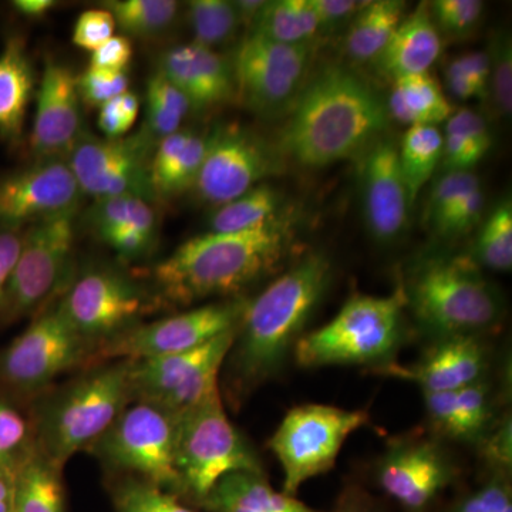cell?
Returning <instances> with one entry per match:
<instances>
[{"label": "cell", "mask_w": 512, "mask_h": 512, "mask_svg": "<svg viewBox=\"0 0 512 512\" xmlns=\"http://www.w3.org/2000/svg\"><path fill=\"white\" fill-rule=\"evenodd\" d=\"M480 183L473 171H447L434 184L427 204V222L434 228L468 190Z\"/></svg>", "instance_id": "cell-42"}, {"label": "cell", "mask_w": 512, "mask_h": 512, "mask_svg": "<svg viewBox=\"0 0 512 512\" xmlns=\"http://www.w3.org/2000/svg\"><path fill=\"white\" fill-rule=\"evenodd\" d=\"M35 89V72L20 37L8 40L0 53V136L20 140Z\"/></svg>", "instance_id": "cell-26"}, {"label": "cell", "mask_w": 512, "mask_h": 512, "mask_svg": "<svg viewBox=\"0 0 512 512\" xmlns=\"http://www.w3.org/2000/svg\"><path fill=\"white\" fill-rule=\"evenodd\" d=\"M117 25L110 10L90 9L83 12L76 20L73 29V43L87 52H94L103 43L111 39Z\"/></svg>", "instance_id": "cell-47"}, {"label": "cell", "mask_w": 512, "mask_h": 512, "mask_svg": "<svg viewBox=\"0 0 512 512\" xmlns=\"http://www.w3.org/2000/svg\"><path fill=\"white\" fill-rule=\"evenodd\" d=\"M74 215L76 211L36 222L23 234L0 308L2 318L16 320L39 311L66 279L74 247Z\"/></svg>", "instance_id": "cell-13"}, {"label": "cell", "mask_w": 512, "mask_h": 512, "mask_svg": "<svg viewBox=\"0 0 512 512\" xmlns=\"http://www.w3.org/2000/svg\"><path fill=\"white\" fill-rule=\"evenodd\" d=\"M93 350L56 306L36 316L0 353V380L20 393L39 392L67 370L90 362Z\"/></svg>", "instance_id": "cell-15"}, {"label": "cell", "mask_w": 512, "mask_h": 512, "mask_svg": "<svg viewBox=\"0 0 512 512\" xmlns=\"http://www.w3.org/2000/svg\"><path fill=\"white\" fill-rule=\"evenodd\" d=\"M80 197L66 158L36 160L0 180V229H19L76 211Z\"/></svg>", "instance_id": "cell-18"}, {"label": "cell", "mask_w": 512, "mask_h": 512, "mask_svg": "<svg viewBox=\"0 0 512 512\" xmlns=\"http://www.w3.org/2000/svg\"><path fill=\"white\" fill-rule=\"evenodd\" d=\"M366 2L356 0H311L319 23V33H333L350 25Z\"/></svg>", "instance_id": "cell-49"}, {"label": "cell", "mask_w": 512, "mask_h": 512, "mask_svg": "<svg viewBox=\"0 0 512 512\" xmlns=\"http://www.w3.org/2000/svg\"><path fill=\"white\" fill-rule=\"evenodd\" d=\"M282 195L268 184H259L237 200L221 205L211 218V232L232 234L268 224L281 215Z\"/></svg>", "instance_id": "cell-32"}, {"label": "cell", "mask_w": 512, "mask_h": 512, "mask_svg": "<svg viewBox=\"0 0 512 512\" xmlns=\"http://www.w3.org/2000/svg\"><path fill=\"white\" fill-rule=\"evenodd\" d=\"M427 421L437 439L478 444L494 423L493 393L487 380L443 393H423Z\"/></svg>", "instance_id": "cell-23"}, {"label": "cell", "mask_w": 512, "mask_h": 512, "mask_svg": "<svg viewBox=\"0 0 512 512\" xmlns=\"http://www.w3.org/2000/svg\"><path fill=\"white\" fill-rule=\"evenodd\" d=\"M451 69L460 73L464 79L473 84L481 100H487L488 76H490V63L487 52H470L456 57L447 64Z\"/></svg>", "instance_id": "cell-53"}, {"label": "cell", "mask_w": 512, "mask_h": 512, "mask_svg": "<svg viewBox=\"0 0 512 512\" xmlns=\"http://www.w3.org/2000/svg\"><path fill=\"white\" fill-rule=\"evenodd\" d=\"M237 333L238 328L228 330L178 355L131 362V400L154 403L180 416L221 392L220 373Z\"/></svg>", "instance_id": "cell-10"}, {"label": "cell", "mask_w": 512, "mask_h": 512, "mask_svg": "<svg viewBox=\"0 0 512 512\" xmlns=\"http://www.w3.org/2000/svg\"><path fill=\"white\" fill-rule=\"evenodd\" d=\"M158 73L187 97L191 109H214L235 100L231 60L215 50L194 43L171 47L161 56Z\"/></svg>", "instance_id": "cell-22"}, {"label": "cell", "mask_w": 512, "mask_h": 512, "mask_svg": "<svg viewBox=\"0 0 512 512\" xmlns=\"http://www.w3.org/2000/svg\"><path fill=\"white\" fill-rule=\"evenodd\" d=\"M130 369L127 360L97 367L47 400L35 446L50 463L63 468L110 429L130 403Z\"/></svg>", "instance_id": "cell-5"}, {"label": "cell", "mask_w": 512, "mask_h": 512, "mask_svg": "<svg viewBox=\"0 0 512 512\" xmlns=\"http://www.w3.org/2000/svg\"><path fill=\"white\" fill-rule=\"evenodd\" d=\"M265 3L264 0H237L234 2L241 26L252 28L259 13L264 9Z\"/></svg>", "instance_id": "cell-58"}, {"label": "cell", "mask_w": 512, "mask_h": 512, "mask_svg": "<svg viewBox=\"0 0 512 512\" xmlns=\"http://www.w3.org/2000/svg\"><path fill=\"white\" fill-rule=\"evenodd\" d=\"M488 359L480 335L447 336L437 339L413 365L393 362L373 372L409 380L423 393L453 392L484 379Z\"/></svg>", "instance_id": "cell-21"}, {"label": "cell", "mask_w": 512, "mask_h": 512, "mask_svg": "<svg viewBox=\"0 0 512 512\" xmlns=\"http://www.w3.org/2000/svg\"><path fill=\"white\" fill-rule=\"evenodd\" d=\"M29 439L28 420L0 400V468L15 467L32 446Z\"/></svg>", "instance_id": "cell-43"}, {"label": "cell", "mask_w": 512, "mask_h": 512, "mask_svg": "<svg viewBox=\"0 0 512 512\" xmlns=\"http://www.w3.org/2000/svg\"><path fill=\"white\" fill-rule=\"evenodd\" d=\"M484 463L491 470V474H505L510 476L512 466V426L510 414L493 423L490 430L485 433L478 443Z\"/></svg>", "instance_id": "cell-46"}, {"label": "cell", "mask_w": 512, "mask_h": 512, "mask_svg": "<svg viewBox=\"0 0 512 512\" xmlns=\"http://www.w3.org/2000/svg\"><path fill=\"white\" fill-rule=\"evenodd\" d=\"M247 305L245 299L207 303L148 325L133 326L96 346L90 362H138L200 348L222 333L238 328Z\"/></svg>", "instance_id": "cell-12"}, {"label": "cell", "mask_w": 512, "mask_h": 512, "mask_svg": "<svg viewBox=\"0 0 512 512\" xmlns=\"http://www.w3.org/2000/svg\"><path fill=\"white\" fill-rule=\"evenodd\" d=\"M387 110L389 116L410 127H436L453 114L446 93L430 73L394 80Z\"/></svg>", "instance_id": "cell-28"}, {"label": "cell", "mask_w": 512, "mask_h": 512, "mask_svg": "<svg viewBox=\"0 0 512 512\" xmlns=\"http://www.w3.org/2000/svg\"><path fill=\"white\" fill-rule=\"evenodd\" d=\"M104 6L124 33L137 37L163 35L180 10V5L173 0H113Z\"/></svg>", "instance_id": "cell-33"}, {"label": "cell", "mask_w": 512, "mask_h": 512, "mask_svg": "<svg viewBox=\"0 0 512 512\" xmlns=\"http://www.w3.org/2000/svg\"><path fill=\"white\" fill-rule=\"evenodd\" d=\"M484 207V192L481 184L474 185L460 201L448 211L446 217L434 227L439 237L454 238L467 234L481 220Z\"/></svg>", "instance_id": "cell-45"}, {"label": "cell", "mask_w": 512, "mask_h": 512, "mask_svg": "<svg viewBox=\"0 0 512 512\" xmlns=\"http://www.w3.org/2000/svg\"><path fill=\"white\" fill-rule=\"evenodd\" d=\"M128 86L130 79L127 72H106L89 67L82 76L77 77V89L82 103L99 109L107 101L128 92Z\"/></svg>", "instance_id": "cell-44"}, {"label": "cell", "mask_w": 512, "mask_h": 512, "mask_svg": "<svg viewBox=\"0 0 512 512\" xmlns=\"http://www.w3.org/2000/svg\"><path fill=\"white\" fill-rule=\"evenodd\" d=\"M207 512H323L276 491L265 473L238 471L221 478L197 504Z\"/></svg>", "instance_id": "cell-25"}, {"label": "cell", "mask_w": 512, "mask_h": 512, "mask_svg": "<svg viewBox=\"0 0 512 512\" xmlns=\"http://www.w3.org/2000/svg\"><path fill=\"white\" fill-rule=\"evenodd\" d=\"M369 421L367 410L330 404H301L289 410L268 441L284 471L282 491L296 497L306 481L333 470L345 441Z\"/></svg>", "instance_id": "cell-8"}, {"label": "cell", "mask_w": 512, "mask_h": 512, "mask_svg": "<svg viewBox=\"0 0 512 512\" xmlns=\"http://www.w3.org/2000/svg\"><path fill=\"white\" fill-rule=\"evenodd\" d=\"M180 416L154 403L136 402L121 412L89 450L111 467L130 471L181 498L177 468Z\"/></svg>", "instance_id": "cell-9"}, {"label": "cell", "mask_w": 512, "mask_h": 512, "mask_svg": "<svg viewBox=\"0 0 512 512\" xmlns=\"http://www.w3.org/2000/svg\"><path fill=\"white\" fill-rule=\"evenodd\" d=\"M429 8L439 33L464 39L473 35L480 25L484 3L480 0H436Z\"/></svg>", "instance_id": "cell-40"}, {"label": "cell", "mask_w": 512, "mask_h": 512, "mask_svg": "<svg viewBox=\"0 0 512 512\" xmlns=\"http://www.w3.org/2000/svg\"><path fill=\"white\" fill-rule=\"evenodd\" d=\"M332 512H383L375 498L356 484L343 488Z\"/></svg>", "instance_id": "cell-55"}, {"label": "cell", "mask_w": 512, "mask_h": 512, "mask_svg": "<svg viewBox=\"0 0 512 512\" xmlns=\"http://www.w3.org/2000/svg\"><path fill=\"white\" fill-rule=\"evenodd\" d=\"M403 291L389 296H350L330 322L299 338L293 348L302 367L373 366L393 363L404 338Z\"/></svg>", "instance_id": "cell-4"}, {"label": "cell", "mask_w": 512, "mask_h": 512, "mask_svg": "<svg viewBox=\"0 0 512 512\" xmlns=\"http://www.w3.org/2000/svg\"><path fill=\"white\" fill-rule=\"evenodd\" d=\"M22 238L23 234H20L19 229H0V308L18 261Z\"/></svg>", "instance_id": "cell-54"}, {"label": "cell", "mask_w": 512, "mask_h": 512, "mask_svg": "<svg viewBox=\"0 0 512 512\" xmlns=\"http://www.w3.org/2000/svg\"><path fill=\"white\" fill-rule=\"evenodd\" d=\"M147 101L163 107L168 113L185 119L190 113L191 104L173 83L168 82L161 73L153 74L147 84Z\"/></svg>", "instance_id": "cell-51"}, {"label": "cell", "mask_w": 512, "mask_h": 512, "mask_svg": "<svg viewBox=\"0 0 512 512\" xmlns=\"http://www.w3.org/2000/svg\"><path fill=\"white\" fill-rule=\"evenodd\" d=\"M36 97V116L29 140L33 156L36 160L66 158L83 136L77 77L69 67L47 57Z\"/></svg>", "instance_id": "cell-19"}, {"label": "cell", "mask_w": 512, "mask_h": 512, "mask_svg": "<svg viewBox=\"0 0 512 512\" xmlns=\"http://www.w3.org/2000/svg\"><path fill=\"white\" fill-rule=\"evenodd\" d=\"M140 113L136 94L126 92L100 107L99 127L106 138H123L133 128Z\"/></svg>", "instance_id": "cell-48"}, {"label": "cell", "mask_w": 512, "mask_h": 512, "mask_svg": "<svg viewBox=\"0 0 512 512\" xmlns=\"http://www.w3.org/2000/svg\"><path fill=\"white\" fill-rule=\"evenodd\" d=\"M490 63L487 100L494 113L510 117L512 111V46L507 32L497 33L491 39L487 52Z\"/></svg>", "instance_id": "cell-39"}, {"label": "cell", "mask_w": 512, "mask_h": 512, "mask_svg": "<svg viewBox=\"0 0 512 512\" xmlns=\"http://www.w3.org/2000/svg\"><path fill=\"white\" fill-rule=\"evenodd\" d=\"M480 266L491 271L508 272L512 266V202L504 198L491 211L478 234L474 255Z\"/></svg>", "instance_id": "cell-35"}, {"label": "cell", "mask_w": 512, "mask_h": 512, "mask_svg": "<svg viewBox=\"0 0 512 512\" xmlns=\"http://www.w3.org/2000/svg\"><path fill=\"white\" fill-rule=\"evenodd\" d=\"M446 128L457 131L461 136L466 137L474 147L485 157L493 144L490 128L487 121L477 114L476 111L461 109L448 117Z\"/></svg>", "instance_id": "cell-50"}, {"label": "cell", "mask_w": 512, "mask_h": 512, "mask_svg": "<svg viewBox=\"0 0 512 512\" xmlns=\"http://www.w3.org/2000/svg\"><path fill=\"white\" fill-rule=\"evenodd\" d=\"M443 153V134L437 127L413 126L397 146L400 170L412 205L427 181L433 177Z\"/></svg>", "instance_id": "cell-31"}, {"label": "cell", "mask_w": 512, "mask_h": 512, "mask_svg": "<svg viewBox=\"0 0 512 512\" xmlns=\"http://www.w3.org/2000/svg\"><path fill=\"white\" fill-rule=\"evenodd\" d=\"M177 468L181 497L195 505L228 474L265 473L254 448L229 420L221 392L180 414Z\"/></svg>", "instance_id": "cell-7"}, {"label": "cell", "mask_w": 512, "mask_h": 512, "mask_svg": "<svg viewBox=\"0 0 512 512\" xmlns=\"http://www.w3.org/2000/svg\"><path fill=\"white\" fill-rule=\"evenodd\" d=\"M441 36L427 3L403 18L375 62L394 80L412 74L429 73L441 53Z\"/></svg>", "instance_id": "cell-24"}, {"label": "cell", "mask_w": 512, "mask_h": 512, "mask_svg": "<svg viewBox=\"0 0 512 512\" xmlns=\"http://www.w3.org/2000/svg\"><path fill=\"white\" fill-rule=\"evenodd\" d=\"M363 154L362 195L367 227L383 244L396 241L407 227L412 208L397 146L380 137Z\"/></svg>", "instance_id": "cell-20"}, {"label": "cell", "mask_w": 512, "mask_h": 512, "mask_svg": "<svg viewBox=\"0 0 512 512\" xmlns=\"http://www.w3.org/2000/svg\"><path fill=\"white\" fill-rule=\"evenodd\" d=\"M295 234L291 218L281 214L249 231L188 239L154 269L158 291L177 305L237 293L282 265Z\"/></svg>", "instance_id": "cell-3"}, {"label": "cell", "mask_w": 512, "mask_h": 512, "mask_svg": "<svg viewBox=\"0 0 512 512\" xmlns=\"http://www.w3.org/2000/svg\"><path fill=\"white\" fill-rule=\"evenodd\" d=\"M330 279L328 256L312 252L248 301L227 357L229 389L242 396L281 370L328 292Z\"/></svg>", "instance_id": "cell-2"}, {"label": "cell", "mask_w": 512, "mask_h": 512, "mask_svg": "<svg viewBox=\"0 0 512 512\" xmlns=\"http://www.w3.org/2000/svg\"><path fill=\"white\" fill-rule=\"evenodd\" d=\"M133 59V45L124 36H113L94 50L90 66L106 72H126Z\"/></svg>", "instance_id": "cell-52"}, {"label": "cell", "mask_w": 512, "mask_h": 512, "mask_svg": "<svg viewBox=\"0 0 512 512\" xmlns=\"http://www.w3.org/2000/svg\"><path fill=\"white\" fill-rule=\"evenodd\" d=\"M279 151L306 168L365 153L389 127V110L352 70L328 66L302 87L289 110Z\"/></svg>", "instance_id": "cell-1"}, {"label": "cell", "mask_w": 512, "mask_h": 512, "mask_svg": "<svg viewBox=\"0 0 512 512\" xmlns=\"http://www.w3.org/2000/svg\"><path fill=\"white\" fill-rule=\"evenodd\" d=\"M12 512H66L62 468L32 444L16 468Z\"/></svg>", "instance_id": "cell-27"}, {"label": "cell", "mask_w": 512, "mask_h": 512, "mask_svg": "<svg viewBox=\"0 0 512 512\" xmlns=\"http://www.w3.org/2000/svg\"><path fill=\"white\" fill-rule=\"evenodd\" d=\"M90 224L100 238L117 229L136 227L157 232L156 214L147 200L140 197L103 198L90 211Z\"/></svg>", "instance_id": "cell-36"}, {"label": "cell", "mask_w": 512, "mask_h": 512, "mask_svg": "<svg viewBox=\"0 0 512 512\" xmlns=\"http://www.w3.org/2000/svg\"><path fill=\"white\" fill-rule=\"evenodd\" d=\"M18 464L15 467L0 468V512H12L13 510Z\"/></svg>", "instance_id": "cell-56"}, {"label": "cell", "mask_w": 512, "mask_h": 512, "mask_svg": "<svg viewBox=\"0 0 512 512\" xmlns=\"http://www.w3.org/2000/svg\"><path fill=\"white\" fill-rule=\"evenodd\" d=\"M188 23L192 43L211 50L231 42L241 28L234 2L228 0H192L188 3Z\"/></svg>", "instance_id": "cell-34"}, {"label": "cell", "mask_w": 512, "mask_h": 512, "mask_svg": "<svg viewBox=\"0 0 512 512\" xmlns=\"http://www.w3.org/2000/svg\"><path fill=\"white\" fill-rule=\"evenodd\" d=\"M447 512H512L510 476L491 474L480 487L464 495Z\"/></svg>", "instance_id": "cell-41"}, {"label": "cell", "mask_w": 512, "mask_h": 512, "mask_svg": "<svg viewBox=\"0 0 512 512\" xmlns=\"http://www.w3.org/2000/svg\"><path fill=\"white\" fill-rule=\"evenodd\" d=\"M406 3L402 0L366 2L346 35V53L356 62L376 60L403 20Z\"/></svg>", "instance_id": "cell-29"}, {"label": "cell", "mask_w": 512, "mask_h": 512, "mask_svg": "<svg viewBox=\"0 0 512 512\" xmlns=\"http://www.w3.org/2000/svg\"><path fill=\"white\" fill-rule=\"evenodd\" d=\"M55 0H15L13 8L28 18H40L55 8Z\"/></svg>", "instance_id": "cell-57"}, {"label": "cell", "mask_w": 512, "mask_h": 512, "mask_svg": "<svg viewBox=\"0 0 512 512\" xmlns=\"http://www.w3.org/2000/svg\"><path fill=\"white\" fill-rule=\"evenodd\" d=\"M252 35L282 45H308L319 33L311 0L266 2L251 28Z\"/></svg>", "instance_id": "cell-30"}, {"label": "cell", "mask_w": 512, "mask_h": 512, "mask_svg": "<svg viewBox=\"0 0 512 512\" xmlns=\"http://www.w3.org/2000/svg\"><path fill=\"white\" fill-rule=\"evenodd\" d=\"M156 303L128 276L114 269L94 268L69 286L57 309L96 349L100 343L133 328V323Z\"/></svg>", "instance_id": "cell-14"}, {"label": "cell", "mask_w": 512, "mask_h": 512, "mask_svg": "<svg viewBox=\"0 0 512 512\" xmlns=\"http://www.w3.org/2000/svg\"><path fill=\"white\" fill-rule=\"evenodd\" d=\"M457 468L436 436L390 441L376 468V480L406 512H427L456 480Z\"/></svg>", "instance_id": "cell-17"}, {"label": "cell", "mask_w": 512, "mask_h": 512, "mask_svg": "<svg viewBox=\"0 0 512 512\" xmlns=\"http://www.w3.org/2000/svg\"><path fill=\"white\" fill-rule=\"evenodd\" d=\"M471 256L431 258L417 266L404 292L414 316L437 339L481 335L501 318L494 286Z\"/></svg>", "instance_id": "cell-6"}, {"label": "cell", "mask_w": 512, "mask_h": 512, "mask_svg": "<svg viewBox=\"0 0 512 512\" xmlns=\"http://www.w3.org/2000/svg\"><path fill=\"white\" fill-rule=\"evenodd\" d=\"M282 165L281 151L254 131L227 124L208 136L207 153L192 188L202 201L221 207L278 174Z\"/></svg>", "instance_id": "cell-16"}, {"label": "cell", "mask_w": 512, "mask_h": 512, "mask_svg": "<svg viewBox=\"0 0 512 512\" xmlns=\"http://www.w3.org/2000/svg\"><path fill=\"white\" fill-rule=\"evenodd\" d=\"M116 512H195L181 503L180 497L148 483L128 478L113 491Z\"/></svg>", "instance_id": "cell-38"}, {"label": "cell", "mask_w": 512, "mask_h": 512, "mask_svg": "<svg viewBox=\"0 0 512 512\" xmlns=\"http://www.w3.org/2000/svg\"><path fill=\"white\" fill-rule=\"evenodd\" d=\"M315 45H282L249 33L232 57L235 100L256 116L289 113L305 86Z\"/></svg>", "instance_id": "cell-11"}, {"label": "cell", "mask_w": 512, "mask_h": 512, "mask_svg": "<svg viewBox=\"0 0 512 512\" xmlns=\"http://www.w3.org/2000/svg\"><path fill=\"white\" fill-rule=\"evenodd\" d=\"M207 146L208 137L191 131L187 143L181 148L168 170L151 183L153 195L160 198L174 197V195L194 187L205 153H207Z\"/></svg>", "instance_id": "cell-37"}]
</instances>
